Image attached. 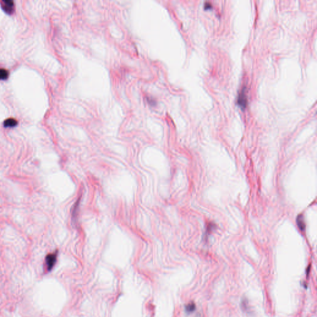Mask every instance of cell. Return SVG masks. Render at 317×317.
Returning <instances> with one entry per match:
<instances>
[{
  "label": "cell",
  "mask_w": 317,
  "mask_h": 317,
  "mask_svg": "<svg viewBox=\"0 0 317 317\" xmlns=\"http://www.w3.org/2000/svg\"><path fill=\"white\" fill-rule=\"evenodd\" d=\"M57 261V254H49L46 256L45 258V264L47 270L51 271V269L54 268Z\"/></svg>",
  "instance_id": "cell-1"
},
{
  "label": "cell",
  "mask_w": 317,
  "mask_h": 317,
  "mask_svg": "<svg viewBox=\"0 0 317 317\" xmlns=\"http://www.w3.org/2000/svg\"><path fill=\"white\" fill-rule=\"evenodd\" d=\"M14 1L12 0H2L1 7L2 9L8 14L14 12Z\"/></svg>",
  "instance_id": "cell-2"
},
{
  "label": "cell",
  "mask_w": 317,
  "mask_h": 317,
  "mask_svg": "<svg viewBox=\"0 0 317 317\" xmlns=\"http://www.w3.org/2000/svg\"><path fill=\"white\" fill-rule=\"evenodd\" d=\"M247 97L244 93V90H242L238 98V104L242 107H245L247 104Z\"/></svg>",
  "instance_id": "cell-3"
},
{
  "label": "cell",
  "mask_w": 317,
  "mask_h": 317,
  "mask_svg": "<svg viewBox=\"0 0 317 317\" xmlns=\"http://www.w3.org/2000/svg\"><path fill=\"white\" fill-rule=\"evenodd\" d=\"M17 121L14 119H7L4 122V127L6 128H13L17 125Z\"/></svg>",
  "instance_id": "cell-4"
},
{
  "label": "cell",
  "mask_w": 317,
  "mask_h": 317,
  "mask_svg": "<svg viewBox=\"0 0 317 317\" xmlns=\"http://www.w3.org/2000/svg\"><path fill=\"white\" fill-rule=\"evenodd\" d=\"M9 77V71L4 68L0 69V80H6Z\"/></svg>",
  "instance_id": "cell-5"
},
{
  "label": "cell",
  "mask_w": 317,
  "mask_h": 317,
  "mask_svg": "<svg viewBox=\"0 0 317 317\" xmlns=\"http://www.w3.org/2000/svg\"><path fill=\"white\" fill-rule=\"evenodd\" d=\"M195 309V305L194 304L191 303L189 304L187 307H186V310L188 312H193Z\"/></svg>",
  "instance_id": "cell-6"
},
{
  "label": "cell",
  "mask_w": 317,
  "mask_h": 317,
  "mask_svg": "<svg viewBox=\"0 0 317 317\" xmlns=\"http://www.w3.org/2000/svg\"><path fill=\"white\" fill-rule=\"evenodd\" d=\"M205 5H206V7H205V8H206V9H207V8H209V7H211V4H210L209 2H206V3L205 4Z\"/></svg>",
  "instance_id": "cell-7"
}]
</instances>
